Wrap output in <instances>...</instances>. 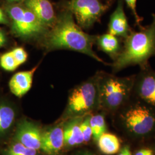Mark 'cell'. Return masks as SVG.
Segmentation results:
<instances>
[{
  "label": "cell",
  "instance_id": "15",
  "mask_svg": "<svg viewBox=\"0 0 155 155\" xmlns=\"http://www.w3.org/2000/svg\"><path fill=\"white\" fill-rule=\"evenodd\" d=\"M118 38L107 33L97 36L96 40L100 50L108 54L114 61L121 51L120 42Z\"/></svg>",
  "mask_w": 155,
  "mask_h": 155
},
{
  "label": "cell",
  "instance_id": "28",
  "mask_svg": "<svg viewBox=\"0 0 155 155\" xmlns=\"http://www.w3.org/2000/svg\"><path fill=\"white\" fill-rule=\"evenodd\" d=\"M95 155L94 153H92V152H84L83 153H81L80 155Z\"/></svg>",
  "mask_w": 155,
  "mask_h": 155
},
{
  "label": "cell",
  "instance_id": "5",
  "mask_svg": "<svg viewBox=\"0 0 155 155\" xmlns=\"http://www.w3.org/2000/svg\"><path fill=\"white\" fill-rule=\"evenodd\" d=\"M6 12L12 20L13 31L17 36L25 40L35 39L46 33L47 27L25 6H9Z\"/></svg>",
  "mask_w": 155,
  "mask_h": 155
},
{
  "label": "cell",
  "instance_id": "19",
  "mask_svg": "<svg viewBox=\"0 0 155 155\" xmlns=\"http://www.w3.org/2000/svg\"><path fill=\"white\" fill-rule=\"evenodd\" d=\"M0 65L3 69L8 71H15L19 66L11 51L8 52L1 56Z\"/></svg>",
  "mask_w": 155,
  "mask_h": 155
},
{
  "label": "cell",
  "instance_id": "8",
  "mask_svg": "<svg viewBox=\"0 0 155 155\" xmlns=\"http://www.w3.org/2000/svg\"><path fill=\"white\" fill-rule=\"evenodd\" d=\"M133 95L155 109V71L149 63L140 66L135 75Z\"/></svg>",
  "mask_w": 155,
  "mask_h": 155
},
{
  "label": "cell",
  "instance_id": "18",
  "mask_svg": "<svg viewBox=\"0 0 155 155\" xmlns=\"http://www.w3.org/2000/svg\"><path fill=\"white\" fill-rule=\"evenodd\" d=\"M15 117L11 107L0 105V133H4L11 127Z\"/></svg>",
  "mask_w": 155,
  "mask_h": 155
},
{
  "label": "cell",
  "instance_id": "16",
  "mask_svg": "<svg viewBox=\"0 0 155 155\" xmlns=\"http://www.w3.org/2000/svg\"><path fill=\"white\" fill-rule=\"evenodd\" d=\"M97 142L99 150L104 155H115L121 149L120 139L112 133L105 132L102 134Z\"/></svg>",
  "mask_w": 155,
  "mask_h": 155
},
{
  "label": "cell",
  "instance_id": "24",
  "mask_svg": "<svg viewBox=\"0 0 155 155\" xmlns=\"http://www.w3.org/2000/svg\"><path fill=\"white\" fill-rule=\"evenodd\" d=\"M134 155H154V152L150 148H144L137 150Z\"/></svg>",
  "mask_w": 155,
  "mask_h": 155
},
{
  "label": "cell",
  "instance_id": "26",
  "mask_svg": "<svg viewBox=\"0 0 155 155\" xmlns=\"http://www.w3.org/2000/svg\"><path fill=\"white\" fill-rule=\"evenodd\" d=\"M6 42V38L5 34L4 31L0 28V48L4 47Z\"/></svg>",
  "mask_w": 155,
  "mask_h": 155
},
{
  "label": "cell",
  "instance_id": "21",
  "mask_svg": "<svg viewBox=\"0 0 155 155\" xmlns=\"http://www.w3.org/2000/svg\"><path fill=\"white\" fill-rule=\"evenodd\" d=\"M81 129L83 134L84 143H88L93 136L91 128L90 125V115L84 118L80 124Z\"/></svg>",
  "mask_w": 155,
  "mask_h": 155
},
{
  "label": "cell",
  "instance_id": "29",
  "mask_svg": "<svg viewBox=\"0 0 155 155\" xmlns=\"http://www.w3.org/2000/svg\"><path fill=\"white\" fill-rule=\"evenodd\" d=\"M6 1L11 2H19V1H24V0H6Z\"/></svg>",
  "mask_w": 155,
  "mask_h": 155
},
{
  "label": "cell",
  "instance_id": "30",
  "mask_svg": "<svg viewBox=\"0 0 155 155\" xmlns=\"http://www.w3.org/2000/svg\"><path fill=\"white\" fill-rule=\"evenodd\" d=\"M154 155H155V152L154 153Z\"/></svg>",
  "mask_w": 155,
  "mask_h": 155
},
{
  "label": "cell",
  "instance_id": "11",
  "mask_svg": "<svg viewBox=\"0 0 155 155\" xmlns=\"http://www.w3.org/2000/svg\"><path fill=\"white\" fill-rule=\"evenodd\" d=\"M64 146L63 127L56 126L42 133L40 149L47 155L58 154Z\"/></svg>",
  "mask_w": 155,
  "mask_h": 155
},
{
  "label": "cell",
  "instance_id": "25",
  "mask_svg": "<svg viewBox=\"0 0 155 155\" xmlns=\"http://www.w3.org/2000/svg\"><path fill=\"white\" fill-rule=\"evenodd\" d=\"M117 153V155H133L131 149L128 145H126L121 148Z\"/></svg>",
  "mask_w": 155,
  "mask_h": 155
},
{
  "label": "cell",
  "instance_id": "4",
  "mask_svg": "<svg viewBox=\"0 0 155 155\" xmlns=\"http://www.w3.org/2000/svg\"><path fill=\"white\" fill-rule=\"evenodd\" d=\"M132 97L120 109V119L124 129L137 139H143L155 133V109Z\"/></svg>",
  "mask_w": 155,
  "mask_h": 155
},
{
  "label": "cell",
  "instance_id": "10",
  "mask_svg": "<svg viewBox=\"0 0 155 155\" xmlns=\"http://www.w3.org/2000/svg\"><path fill=\"white\" fill-rule=\"evenodd\" d=\"M24 6L33 12L46 27L54 25L56 21L53 6L49 0H24Z\"/></svg>",
  "mask_w": 155,
  "mask_h": 155
},
{
  "label": "cell",
  "instance_id": "6",
  "mask_svg": "<svg viewBox=\"0 0 155 155\" xmlns=\"http://www.w3.org/2000/svg\"><path fill=\"white\" fill-rule=\"evenodd\" d=\"M97 107H100V100L96 75L72 90L68 98L67 110L71 114H83Z\"/></svg>",
  "mask_w": 155,
  "mask_h": 155
},
{
  "label": "cell",
  "instance_id": "22",
  "mask_svg": "<svg viewBox=\"0 0 155 155\" xmlns=\"http://www.w3.org/2000/svg\"><path fill=\"white\" fill-rule=\"evenodd\" d=\"M11 52L19 66L21 65L27 61L28 54L26 51L22 47L15 48L11 51Z\"/></svg>",
  "mask_w": 155,
  "mask_h": 155
},
{
  "label": "cell",
  "instance_id": "23",
  "mask_svg": "<svg viewBox=\"0 0 155 155\" xmlns=\"http://www.w3.org/2000/svg\"><path fill=\"white\" fill-rule=\"evenodd\" d=\"M125 2H127V5L130 8L132 11L133 12L134 16L136 18V21L139 27H141L140 25V22H141V18L139 16L137 11H136V2L137 0H125Z\"/></svg>",
  "mask_w": 155,
  "mask_h": 155
},
{
  "label": "cell",
  "instance_id": "20",
  "mask_svg": "<svg viewBox=\"0 0 155 155\" xmlns=\"http://www.w3.org/2000/svg\"><path fill=\"white\" fill-rule=\"evenodd\" d=\"M6 155H38L37 150L24 146L20 143L12 145L7 152Z\"/></svg>",
  "mask_w": 155,
  "mask_h": 155
},
{
  "label": "cell",
  "instance_id": "7",
  "mask_svg": "<svg viewBox=\"0 0 155 155\" xmlns=\"http://www.w3.org/2000/svg\"><path fill=\"white\" fill-rule=\"evenodd\" d=\"M100 0H70L68 11L75 16L78 25L84 29L91 28L107 9Z\"/></svg>",
  "mask_w": 155,
  "mask_h": 155
},
{
  "label": "cell",
  "instance_id": "1",
  "mask_svg": "<svg viewBox=\"0 0 155 155\" xmlns=\"http://www.w3.org/2000/svg\"><path fill=\"white\" fill-rule=\"evenodd\" d=\"M97 36L84 32L75 22L72 13H62L45 37V45L48 50H72L82 53L97 61L105 63L93 50Z\"/></svg>",
  "mask_w": 155,
  "mask_h": 155
},
{
  "label": "cell",
  "instance_id": "2",
  "mask_svg": "<svg viewBox=\"0 0 155 155\" xmlns=\"http://www.w3.org/2000/svg\"><path fill=\"white\" fill-rule=\"evenodd\" d=\"M155 55V15L148 26L139 32H130L124 39V45L111 66L113 72L138 64L148 63L150 58Z\"/></svg>",
  "mask_w": 155,
  "mask_h": 155
},
{
  "label": "cell",
  "instance_id": "3",
  "mask_svg": "<svg viewBox=\"0 0 155 155\" xmlns=\"http://www.w3.org/2000/svg\"><path fill=\"white\" fill-rule=\"evenodd\" d=\"M97 76L100 107L104 109L112 112L117 111L132 97L135 75L118 77L100 72Z\"/></svg>",
  "mask_w": 155,
  "mask_h": 155
},
{
  "label": "cell",
  "instance_id": "13",
  "mask_svg": "<svg viewBox=\"0 0 155 155\" xmlns=\"http://www.w3.org/2000/svg\"><path fill=\"white\" fill-rule=\"evenodd\" d=\"M37 68L36 66L31 70L17 72L12 77L9 86L15 96L21 98L28 93L32 87L33 75Z\"/></svg>",
  "mask_w": 155,
  "mask_h": 155
},
{
  "label": "cell",
  "instance_id": "17",
  "mask_svg": "<svg viewBox=\"0 0 155 155\" xmlns=\"http://www.w3.org/2000/svg\"><path fill=\"white\" fill-rule=\"evenodd\" d=\"M90 125L93 133L92 138L97 142L101 136L106 131L105 117L101 114L90 116Z\"/></svg>",
  "mask_w": 155,
  "mask_h": 155
},
{
  "label": "cell",
  "instance_id": "27",
  "mask_svg": "<svg viewBox=\"0 0 155 155\" xmlns=\"http://www.w3.org/2000/svg\"><path fill=\"white\" fill-rule=\"evenodd\" d=\"M8 22H9L8 20L6 17L4 12L0 8V24H8Z\"/></svg>",
  "mask_w": 155,
  "mask_h": 155
},
{
  "label": "cell",
  "instance_id": "12",
  "mask_svg": "<svg viewBox=\"0 0 155 155\" xmlns=\"http://www.w3.org/2000/svg\"><path fill=\"white\" fill-rule=\"evenodd\" d=\"M130 31L122 2L119 1L116 10L111 15L108 33L125 39Z\"/></svg>",
  "mask_w": 155,
  "mask_h": 155
},
{
  "label": "cell",
  "instance_id": "14",
  "mask_svg": "<svg viewBox=\"0 0 155 155\" xmlns=\"http://www.w3.org/2000/svg\"><path fill=\"white\" fill-rule=\"evenodd\" d=\"M80 118L68 122L64 130V144L66 147H72L84 143L80 124Z\"/></svg>",
  "mask_w": 155,
  "mask_h": 155
},
{
  "label": "cell",
  "instance_id": "9",
  "mask_svg": "<svg viewBox=\"0 0 155 155\" xmlns=\"http://www.w3.org/2000/svg\"><path fill=\"white\" fill-rule=\"evenodd\" d=\"M15 137L18 143L28 148L36 150L41 148L42 133L40 128L32 122L27 120L20 122Z\"/></svg>",
  "mask_w": 155,
  "mask_h": 155
}]
</instances>
